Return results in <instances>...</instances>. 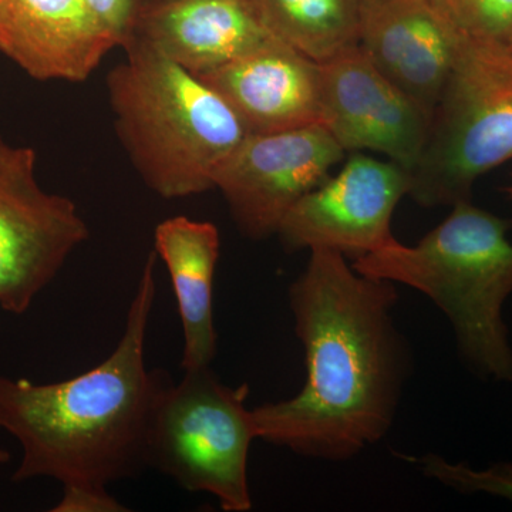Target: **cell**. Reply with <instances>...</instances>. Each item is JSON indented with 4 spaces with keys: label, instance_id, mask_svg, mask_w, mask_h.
<instances>
[{
    "label": "cell",
    "instance_id": "cell-1",
    "mask_svg": "<svg viewBox=\"0 0 512 512\" xmlns=\"http://www.w3.org/2000/svg\"><path fill=\"white\" fill-rule=\"evenodd\" d=\"M289 288L305 352L301 392L254 407L258 440L303 457L348 461L392 429L412 355L394 323L396 284L357 272L332 249H312Z\"/></svg>",
    "mask_w": 512,
    "mask_h": 512
},
{
    "label": "cell",
    "instance_id": "cell-2",
    "mask_svg": "<svg viewBox=\"0 0 512 512\" xmlns=\"http://www.w3.org/2000/svg\"><path fill=\"white\" fill-rule=\"evenodd\" d=\"M156 264L148 256L120 342L100 365L56 383L0 376V427L23 451L12 480L59 481L62 500L52 511H127L109 485L148 466L151 420L170 382L146 365Z\"/></svg>",
    "mask_w": 512,
    "mask_h": 512
},
{
    "label": "cell",
    "instance_id": "cell-3",
    "mask_svg": "<svg viewBox=\"0 0 512 512\" xmlns=\"http://www.w3.org/2000/svg\"><path fill=\"white\" fill-rule=\"evenodd\" d=\"M512 220L457 202L412 247L394 241L352 261L360 274L426 295L453 326L457 349L483 379L512 382L504 305L512 295Z\"/></svg>",
    "mask_w": 512,
    "mask_h": 512
},
{
    "label": "cell",
    "instance_id": "cell-4",
    "mask_svg": "<svg viewBox=\"0 0 512 512\" xmlns=\"http://www.w3.org/2000/svg\"><path fill=\"white\" fill-rule=\"evenodd\" d=\"M107 77L116 130L131 163L165 200L214 188L215 171L248 130L207 83L146 43Z\"/></svg>",
    "mask_w": 512,
    "mask_h": 512
},
{
    "label": "cell",
    "instance_id": "cell-5",
    "mask_svg": "<svg viewBox=\"0 0 512 512\" xmlns=\"http://www.w3.org/2000/svg\"><path fill=\"white\" fill-rule=\"evenodd\" d=\"M512 160V52L461 32L409 195L423 207L471 201L478 178Z\"/></svg>",
    "mask_w": 512,
    "mask_h": 512
},
{
    "label": "cell",
    "instance_id": "cell-6",
    "mask_svg": "<svg viewBox=\"0 0 512 512\" xmlns=\"http://www.w3.org/2000/svg\"><path fill=\"white\" fill-rule=\"evenodd\" d=\"M248 394V384L228 386L211 366L170 380L151 420L148 466L190 493L212 495L224 511H251L248 457L258 431Z\"/></svg>",
    "mask_w": 512,
    "mask_h": 512
},
{
    "label": "cell",
    "instance_id": "cell-7",
    "mask_svg": "<svg viewBox=\"0 0 512 512\" xmlns=\"http://www.w3.org/2000/svg\"><path fill=\"white\" fill-rule=\"evenodd\" d=\"M87 238L76 204L37 183L35 150L0 136V308L28 311Z\"/></svg>",
    "mask_w": 512,
    "mask_h": 512
},
{
    "label": "cell",
    "instance_id": "cell-8",
    "mask_svg": "<svg viewBox=\"0 0 512 512\" xmlns=\"http://www.w3.org/2000/svg\"><path fill=\"white\" fill-rule=\"evenodd\" d=\"M345 151L322 124L248 134L214 175L232 218L245 237L278 234L293 205L329 178Z\"/></svg>",
    "mask_w": 512,
    "mask_h": 512
},
{
    "label": "cell",
    "instance_id": "cell-9",
    "mask_svg": "<svg viewBox=\"0 0 512 512\" xmlns=\"http://www.w3.org/2000/svg\"><path fill=\"white\" fill-rule=\"evenodd\" d=\"M410 188L412 175L399 164L353 153L293 205L276 235L289 252L325 248L355 261L396 241L394 210Z\"/></svg>",
    "mask_w": 512,
    "mask_h": 512
},
{
    "label": "cell",
    "instance_id": "cell-10",
    "mask_svg": "<svg viewBox=\"0 0 512 512\" xmlns=\"http://www.w3.org/2000/svg\"><path fill=\"white\" fill-rule=\"evenodd\" d=\"M322 114L343 151H376L412 175L429 138L431 117L390 82L359 45L320 62Z\"/></svg>",
    "mask_w": 512,
    "mask_h": 512
},
{
    "label": "cell",
    "instance_id": "cell-11",
    "mask_svg": "<svg viewBox=\"0 0 512 512\" xmlns=\"http://www.w3.org/2000/svg\"><path fill=\"white\" fill-rule=\"evenodd\" d=\"M461 30L433 0H362L359 45L430 117L453 67Z\"/></svg>",
    "mask_w": 512,
    "mask_h": 512
},
{
    "label": "cell",
    "instance_id": "cell-12",
    "mask_svg": "<svg viewBox=\"0 0 512 512\" xmlns=\"http://www.w3.org/2000/svg\"><path fill=\"white\" fill-rule=\"evenodd\" d=\"M276 39L252 0H146L128 45L146 43L201 76Z\"/></svg>",
    "mask_w": 512,
    "mask_h": 512
},
{
    "label": "cell",
    "instance_id": "cell-13",
    "mask_svg": "<svg viewBox=\"0 0 512 512\" xmlns=\"http://www.w3.org/2000/svg\"><path fill=\"white\" fill-rule=\"evenodd\" d=\"M197 77L227 101L249 134L322 124L320 64L282 40Z\"/></svg>",
    "mask_w": 512,
    "mask_h": 512
},
{
    "label": "cell",
    "instance_id": "cell-14",
    "mask_svg": "<svg viewBox=\"0 0 512 512\" xmlns=\"http://www.w3.org/2000/svg\"><path fill=\"white\" fill-rule=\"evenodd\" d=\"M116 46L86 0H0V52L37 80L84 82Z\"/></svg>",
    "mask_w": 512,
    "mask_h": 512
},
{
    "label": "cell",
    "instance_id": "cell-15",
    "mask_svg": "<svg viewBox=\"0 0 512 512\" xmlns=\"http://www.w3.org/2000/svg\"><path fill=\"white\" fill-rule=\"evenodd\" d=\"M156 255L164 262L183 326L181 369L211 366L217 356L214 281L220 258V231L208 221L168 218L154 232Z\"/></svg>",
    "mask_w": 512,
    "mask_h": 512
},
{
    "label": "cell",
    "instance_id": "cell-16",
    "mask_svg": "<svg viewBox=\"0 0 512 512\" xmlns=\"http://www.w3.org/2000/svg\"><path fill=\"white\" fill-rule=\"evenodd\" d=\"M279 40L316 62L359 42L362 0H252Z\"/></svg>",
    "mask_w": 512,
    "mask_h": 512
},
{
    "label": "cell",
    "instance_id": "cell-17",
    "mask_svg": "<svg viewBox=\"0 0 512 512\" xmlns=\"http://www.w3.org/2000/svg\"><path fill=\"white\" fill-rule=\"evenodd\" d=\"M416 461L424 476L458 493H484L512 501V463H497L485 470H474L467 464L451 463L433 453Z\"/></svg>",
    "mask_w": 512,
    "mask_h": 512
},
{
    "label": "cell",
    "instance_id": "cell-18",
    "mask_svg": "<svg viewBox=\"0 0 512 512\" xmlns=\"http://www.w3.org/2000/svg\"><path fill=\"white\" fill-rule=\"evenodd\" d=\"M454 26L467 35L508 45L512 35V0H433Z\"/></svg>",
    "mask_w": 512,
    "mask_h": 512
},
{
    "label": "cell",
    "instance_id": "cell-19",
    "mask_svg": "<svg viewBox=\"0 0 512 512\" xmlns=\"http://www.w3.org/2000/svg\"><path fill=\"white\" fill-rule=\"evenodd\" d=\"M101 25L116 40L117 46L126 47L133 37L138 16L146 0H86Z\"/></svg>",
    "mask_w": 512,
    "mask_h": 512
},
{
    "label": "cell",
    "instance_id": "cell-20",
    "mask_svg": "<svg viewBox=\"0 0 512 512\" xmlns=\"http://www.w3.org/2000/svg\"><path fill=\"white\" fill-rule=\"evenodd\" d=\"M9 460L10 454L8 453V451H6L5 448H0V466L9 463Z\"/></svg>",
    "mask_w": 512,
    "mask_h": 512
},
{
    "label": "cell",
    "instance_id": "cell-21",
    "mask_svg": "<svg viewBox=\"0 0 512 512\" xmlns=\"http://www.w3.org/2000/svg\"><path fill=\"white\" fill-rule=\"evenodd\" d=\"M504 192L505 194H507V197L510 198V200L512 201V185H510V187H505Z\"/></svg>",
    "mask_w": 512,
    "mask_h": 512
},
{
    "label": "cell",
    "instance_id": "cell-22",
    "mask_svg": "<svg viewBox=\"0 0 512 512\" xmlns=\"http://www.w3.org/2000/svg\"><path fill=\"white\" fill-rule=\"evenodd\" d=\"M507 46L510 47V50L512 52V35L510 37V40H508V45Z\"/></svg>",
    "mask_w": 512,
    "mask_h": 512
}]
</instances>
